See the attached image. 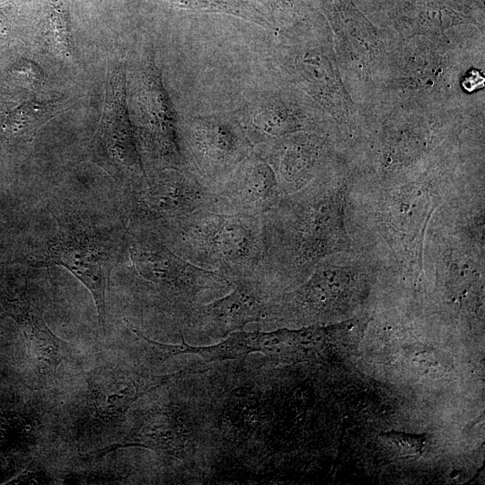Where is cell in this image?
I'll return each instance as SVG.
<instances>
[{
	"instance_id": "3",
	"label": "cell",
	"mask_w": 485,
	"mask_h": 485,
	"mask_svg": "<svg viewBox=\"0 0 485 485\" xmlns=\"http://www.w3.org/2000/svg\"><path fill=\"white\" fill-rule=\"evenodd\" d=\"M124 253L135 289L179 317L232 289L229 279L189 262L150 230L130 225Z\"/></svg>"
},
{
	"instance_id": "15",
	"label": "cell",
	"mask_w": 485,
	"mask_h": 485,
	"mask_svg": "<svg viewBox=\"0 0 485 485\" xmlns=\"http://www.w3.org/2000/svg\"><path fill=\"white\" fill-rule=\"evenodd\" d=\"M11 312L22 328L32 367L39 378L55 375L59 365L72 354L69 344L48 327L40 311L31 303H12Z\"/></svg>"
},
{
	"instance_id": "11",
	"label": "cell",
	"mask_w": 485,
	"mask_h": 485,
	"mask_svg": "<svg viewBox=\"0 0 485 485\" xmlns=\"http://www.w3.org/2000/svg\"><path fill=\"white\" fill-rule=\"evenodd\" d=\"M214 193L219 207L259 215L273 209L285 196L271 165L254 148Z\"/></svg>"
},
{
	"instance_id": "23",
	"label": "cell",
	"mask_w": 485,
	"mask_h": 485,
	"mask_svg": "<svg viewBox=\"0 0 485 485\" xmlns=\"http://www.w3.org/2000/svg\"><path fill=\"white\" fill-rule=\"evenodd\" d=\"M393 441L398 445H401L400 446H401L403 449L411 451L413 453L419 451V447L423 445V439L398 434L393 435Z\"/></svg>"
},
{
	"instance_id": "6",
	"label": "cell",
	"mask_w": 485,
	"mask_h": 485,
	"mask_svg": "<svg viewBox=\"0 0 485 485\" xmlns=\"http://www.w3.org/2000/svg\"><path fill=\"white\" fill-rule=\"evenodd\" d=\"M179 137L186 169L213 191L254 148L234 113L190 116Z\"/></svg>"
},
{
	"instance_id": "4",
	"label": "cell",
	"mask_w": 485,
	"mask_h": 485,
	"mask_svg": "<svg viewBox=\"0 0 485 485\" xmlns=\"http://www.w3.org/2000/svg\"><path fill=\"white\" fill-rule=\"evenodd\" d=\"M57 223L55 235L39 256L23 262L36 268L57 265L72 273L92 294L105 333L110 272L123 255L127 231L112 238L76 211L60 216Z\"/></svg>"
},
{
	"instance_id": "24",
	"label": "cell",
	"mask_w": 485,
	"mask_h": 485,
	"mask_svg": "<svg viewBox=\"0 0 485 485\" xmlns=\"http://www.w3.org/2000/svg\"><path fill=\"white\" fill-rule=\"evenodd\" d=\"M7 21L5 16L0 12V37H3L7 32Z\"/></svg>"
},
{
	"instance_id": "1",
	"label": "cell",
	"mask_w": 485,
	"mask_h": 485,
	"mask_svg": "<svg viewBox=\"0 0 485 485\" xmlns=\"http://www.w3.org/2000/svg\"><path fill=\"white\" fill-rule=\"evenodd\" d=\"M343 185L321 178L285 195L264 215L267 277L279 289L307 278L322 261L351 247Z\"/></svg>"
},
{
	"instance_id": "22",
	"label": "cell",
	"mask_w": 485,
	"mask_h": 485,
	"mask_svg": "<svg viewBox=\"0 0 485 485\" xmlns=\"http://www.w3.org/2000/svg\"><path fill=\"white\" fill-rule=\"evenodd\" d=\"M14 70L27 81L31 82V84H38L42 77L40 69L35 64L27 61L21 64H16Z\"/></svg>"
},
{
	"instance_id": "5",
	"label": "cell",
	"mask_w": 485,
	"mask_h": 485,
	"mask_svg": "<svg viewBox=\"0 0 485 485\" xmlns=\"http://www.w3.org/2000/svg\"><path fill=\"white\" fill-rule=\"evenodd\" d=\"M214 191L186 168L154 170L126 187L124 209L131 226L155 234L209 207Z\"/></svg>"
},
{
	"instance_id": "14",
	"label": "cell",
	"mask_w": 485,
	"mask_h": 485,
	"mask_svg": "<svg viewBox=\"0 0 485 485\" xmlns=\"http://www.w3.org/2000/svg\"><path fill=\"white\" fill-rule=\"evenodd\" d=\"M253 147L302 131L305 116L289 102L274 95H263L234 113Z\"/></svg>"
},
{
	"instance_id": "13",
	"label": "cell",
	"mask_w": 485,
	"mask_h": 485,
	"mask_svg": "<svg viewBox=\"0 0 485 485\" xmlns=\"http://www.w3.org/2000/svg\"><path fill=\"white\" fill-rule=\"evenodd\" d=\"M435 190L428 185L413 183L393 190L383 209L384 225L394 242L412 253L415 262L420 259L424 231L433 211ZM419 265V264H418Z\"/></svg>"
},
{
	"instance_id": "16",
	"label": "cell",
	"mask_w": 485,
	"mask_h": 485,
	"mask_svg": "<svg viewBox=\"0 0 485 485\" xmlns=\"http://www.w3.org/2000/svg\"><path fill=\"white\" fill-rule=\"evenodd\" d=\"M90 387L89 401L94 419L101 424H113L125 416L146 385L131 374L108 368L93 374Z\"/></svg>"
},
{
	"instance_id": "19",
	"label": "cell",
	"mask_w": 485,
	"mask_h": 485,
	"mask_svg": "<svg viewBox=\"0 0 485 485\" xmlns=\"http://www.w3.org/2000/svg\"><path fill=\"white\" fill-rule=\"evenodd\" d=\"M48 42L63 57L70 55L68 14L63 0H50V11L46 26Z\"/></svg>"
},
{
	"instance_id": "10",
	"label": "cell",
	"mask_w": 485,
	"mask_h": 485,
	"mask_svg": "<svg viewBox=\"0 0 485 485\" xmlns=\"http://www.w3.org/2000/svg\"><path fill=\"white\" fill-rule=\"evenodd\" d=\"M233 290L225 296L195 308L189 315L190 326L202 331H228L251 322L267 321L278 291L263 275L231 281Z\"/></svg>"
},
{
	"instance_id": "21",
	"label": "cell",
	"mask_w": 485,
	"mask_h": 485,
	"mask_svg": "<svg viewBox=\"0 0 485 485\" xmlns=\"http://www.w3.org/2000/svg\"><path fill=\"white\" fill-rule=\"evenodd\" d=\"M50 479L45 474L40 467H36L33 463L24 471L23 473L19 475L16 479L13 480V484H47L50 483Z\"/></svg>"
},
{
	"instance_id": "2",
	"label": "cell",
	"mask_w": 485,
	"mask_h": 485,
	"mask_svg": "<svg viewBox=\"0 0 485 485\" xmlns=\"http://www.w3.org/2000/svg\"><path fill=\"white\" fill-rule=\"evenodd\" d=\"M157 234L181 258L230 281L267 277L264 215L229 210L216 202Z\"/></svg>"
},
{
	"instance_id": "18",
	"label": "cell",
	"mask_w": 485,
	"mask_h": 485,
	"mask_svg": "<svg viewBox=\"0 0 485 485\" xmlns=\"http://www.w3.org/2000/svg\"><path fill=\"white\" fill-rule=\"evenodd\" d=\"M60 102L30 101L16 109L7 119L4 130L11 135H31L43 122L54 115Z\"/></svg>"
},
{
	"instance_id": "7",
	"label": "cell",
	"mask_w": 485,
	"mask_h": 485,
	"mask_svg": "<svg viewBox=\"0 0 485 485\" xmlns=\"http://www.w3.org/2000/svg\"><path fill=\"white\" fill-rule=\"evenodd\" d=\"M361 264H337L329 259L318 264L296 290L276 296L267 322L282 318L319 319L354 298L368 277Z\"/></svg>"
},
{
	"instance_id": "8",
	"label": "cell",
	"mask_w": 485,
	"mask_h": 485,
	"mask_svg": "<svg viewBox=\"0 0 485 485\" xmlns=\"http://www.w3.org/2000/svg\"><path fill=\"white\" fill-rule=\"evenodd\" d=\"M138 96L141 111L139 133L136 136L138 146H143L156 170L186 168L180 146L179 121L153 57L145 63Z\"/></svg>"
},
{
	"instance_id": "9",
	"label": "cell",
	"mask_w": 485,
	"mask_h": 485,
	"mask_svg": "<svg viewBox=\"0 0 485 485\" xmlns=\"http://www.w3.org/2000/svg\"><path fill=\"white\" fill-rule=\"evenodd\" d=\"M111 83L110 110L105 113L92 142L91 154L93 161L127 187L142 179L146 172L125 107L124 75L120 69Z\"/></svg>"
},
{
	"instance_id": "20",
	"label": "cell",
	"mask_w": 485,
	"mask_h": 485,
	"mask_svg": "<svg viewBox=\"0 0 485 485\" xmlns=\"http://www.w3.org/2000/svg\"><path fill=\"white\" fill-rule=\"evenodd\" d=\"M170 4L183 10H204L212 12H225L234 15L248 18L261 25L266 24L265 19L250 8L242 6L235 0H167Z\"/></svg>"
},
{
	"instance_id": "12",
	"label": "cell",
	"mask_w": 485,
	"mask_h": 485,
	"mask_svg": "<svg viewBox=\"0 0 485 485\" xmlns=\"http://www.w3.org/2000/svg\"><path fill=\"white\" fill-rule=\"evenodd\" d=\"M254 150L271 165L285 195L314 181L325 154L323 141L312 134H292Z\"/></svg>"
},
{
	"instance_id": "17",
	"label": "cell",
	"mask_w": 485,
	"mask_h": 485,
	"mask_svg": "<svg viewBox=\"0 0 485 485\" xmlns=\"http://www.w3.org/2000/svg\"><path fill=\"white\" fill-rule=\"evenodd\" d=\"M291 73L301 86L323 103L331 101L332 87L331 64L321 52L310 49L293 59Z\"/></svg>"
}]
</instances>
